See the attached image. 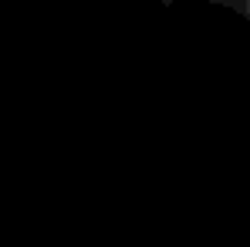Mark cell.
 Here are the masks:
<instances>
[{
	"label": "cell",
	"instance_id": "1",
	"mask_svg": "<svg viewBox=\"0 0 250 247\" xmlns=\"http://www.w3.org/2000/svg\"><path fill=\"white\" fill-rule=\"evenodd\" d=\"M166 3H209V7H220V10L237 14L250 27V0H166Z\"/></svg>",
	"mask_w": 250,
	"mask_h": 247
}]
</instances>
